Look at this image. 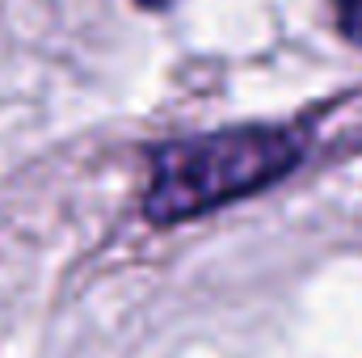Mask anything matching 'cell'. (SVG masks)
Listing matches in <instances>:
<instances>
[{"label":"cell","instance_id":"obj_2","mask_svg":"<svg viewBox=\"0 0 362 358\" xmlns=\"http://www.w3.org/2000/svg\"><path fill=\"white\" fill-rule=\"evenodd\" d=\"M333 13H337V30L350 42H362V0H333Z\"/></svg>","mask_w":362,"mask_h":358},{"label":"cell","instance_id":"obj_1","mask_svg":"<svg viewBox=\"0 0 362 358\" xmlns=\"http://www.w3.org/2000/svg\"><path fill=\"white\" fill-rule=\"evenodd\" d=\"M303 156V139L286 127H232L173 139L152 161L144 215L160 228L215 211L286 178Z\"/></svg>","mask_w":362,"mask_h":358},{"label":"cell","instance_id":"obj_3","mask_svg":"<svg viewBox=\"0 0 362 358\" xmlns=\"http://www.w3.org/2000/svg\"><path fill=\"white\" fill-rule=\"evenodd\" d=\"M135 4H144V8H169L173 0H135Z\"/></svg>","mask_w":362,"mask_h":358}]
</instances>
